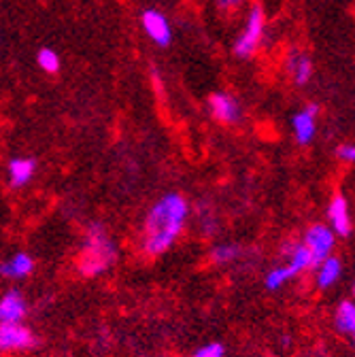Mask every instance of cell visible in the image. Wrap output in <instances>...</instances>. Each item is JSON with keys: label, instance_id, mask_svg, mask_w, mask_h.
Returning <instances> with one entry per match:
<instances>
[{"label": "cell", "instance_id": "6da1fadb", "mask_svg": "<svg viewBox=\"0 0 355 357\" xmlns=\"http://www.w3.org/2000/svg\"><path fill=\"white\" fill-rule=\"evenodd\" d=\"M190 215V204L181 194L162 196L145 217L141 247L147 255L166 253L181 236Z\"/></svg>", "mask_w": 355, "mask_h": 357}, {"label": "cell", "instance_id": "7a4b0ae2", "mask_svg": "<svg viewBox=\"0 0 355 357\" xmlns=\"http://www.w3.org/2000/svg\"><path fill=\"white\" fill-rule=\"evenodd\" d=\"M117 257V249L100 223L90 226L79 253V271L83 277H98L107 273Z\"/></svg>", "mask_w": 355, "mask_h": 357}, {"label": "cell", "instance_id": "3957f363", "mask_svg": "<svg viewBox=\"0 0 355 357\" xmlns=\"http://www.w3.org/2000/svg\"><path fill=\"white\" fill-rule=\"evenodd\" d=\"M264 34H266V20H264V11L259 5L251 7L249 15H247V22H245V28L241 32V36L236 38V45H234V52L239 58H251L257 54L259 45L264 40Z\"/></svg>", "mask_w": 355, "mask_h": 357}, {"label": "cell", "instance_id": "277c9868", "mask_svg": "<svg viewBox=\"0 0 355 357\" xmlns=\"http://www.w3.org/2000/svg\"><path fill=\"white\" fill-rule=\"evenodd\" d=\"M302 245L308 249L310 257H313V264L317 266L319 261H324L326 257L332 255L334 245H336V236L328 228V223H315V226H310L306 230Z\"/></svg>", "mask_w": 355, "mask_h": 357}, {"label": "cell", "instance_id": "5b68a950", "mask_svg": "<svg viewBox=\"0 0 355 357\" xmlns=\"http://www.w3.org/2000/svg\"><path fill=\"white\" fill-rule=\"evenodd\" d=\"M36 344L30 328L24 324H0V353L26 351Z\"/></svg>", "mask_w": 355, "mask_h": 357}, {"label": "cell", "instance_id": "8992f818", "mask_svg": "<svg viewBox=\"0 0 355 357\" xmlns=\"http://www.w3.org/2000/svg\"><path fill=\"white\" fill-rule=\"evenodd\" d=\"M317 115H319L317 105H308L300 113L294 115L292 130H294V139H296L298 145H310V143H313L315 132H317Z\"/></svg>", "mask_w": 355, "mask_h": 357}, {"label": "cell", "instance_id": "52a82bcc", "mask_svg": "<svg viewBox=\"0 0 355 357\" xmlns=\"http://www.w3.org/2000/svg\"><path fill=\"white\" fill-rule=\"evenodd\" d=\"M141 24H143L147 36L158 45V47H168L172 40V30H170L168 20L160 11H156V9L145 11L141 17Z\"/></svg>", "mask_w": 355, "mask_h": 357}, {"label": "cell", "instance_id": "ba28073f", "mask_svg": "<svg viewBox=\"0 0 355 357\" xmlns=\"http://www.w3.org/2000/svg\"><path fill=\"white\" fill-rule=\"evenodd\" d=\"M328 228L334 232V236L347 238L351 234V215L345 196H334L328 204Z\"/></svg>", "mask_w": 355, "mask_h": 357}, {"label": "cell", "instance_id": "9c48e42d", "mask_svg": "<svg viewBox=\"0 0 355 357\" xmlns=\"http://www.w3.org/2000/svg\"><path fill=\"white\" fill-rule=\"evenodd\" d=\"M26 312H28V304L22 291L11 289L0 298V324H22Z\"/></svg>", "mask_w": 355, "mask_h": 357}, {"label": "cell", "instance_id": "30bf717a", "mask_svg": "<svg viewBox=\"0 0 355 357\" xmlns=\"http://www.w3.org/2000/svg\"><path fill=\"white\" fill-rule=\"evenodd\" d=\"M209 109H211V115H213L219 123H236L239 117H241V107H239V102H236L230 94H224V92L211 94V98H209Z\"/></svg>", "mask_w": 355, "mask_h": 357}, {"label": "cell", "instance_id": "8fae6325", "mask_svg": "<svg viewBox=\"0 0 355 357\" xmlns=\"http://www.w3.org/2000/svg\"><path fill=\"white\" fill-rule=\"evenodd\" d=\"M34 273V259L28 255V253H15L11 259L7 261H0V277L5 279H13V281H20V279H26Z\"/></svg>", "mask_w": 355, "mask_h": 357}, {"label": "cell", "instance_id": "7c38bea8", "mask_svg": "<svg viewBox=\"0 0 355 357\" xmlns=\"http://www.w3.org/2000/svg\"><path fill=\"white\" fill-rule=\"evenodd\" d=\"M287 70L296 81V85H306L310 77H313V62L300 50H292L287 56Z\"/></svg>", "mask_w": 355, "mask_h": 357}, {"label": "cell", "instance_id": "4fadbf2b", "mask_svg": "<svg viewBox=\"0 0 355 357\" xmlns=\"http://www.w3.org/2000/svg\"><path fill=\"white\" fill-rule=\"evenodd\" d=\"M36 172V164L30 158H15L7 166V174L13 188H24L32 181V176Z\"/></svg>", "mask_w": 355, "mask_h": 357}, {"label": "cell", "instance_id": "5bb4252c", "mask_svg": "<svg viewBox=\"0 0 355 357\" xmlns=\"http://www.w3.org/2000/svg\"><path fill=\"white\" fill-rule=\"evenodd\" d=\"M340 275H342V261L338 257H334V255H330V257H326L324 261L317 264V277L315 279H317V285L322 289L332 287L340 279Z\"/></svg>", "mask_w": 355, "mask_h": 357}, {"label": "cell", "instance_id": "9a60e30c", "mask_svg": "<svg viewBox=\"0 0 355 357\" xmlns=\"http://www.w3.org/2000/svg\"><path fill=\"white\" fill-rule=\"evenodd\" d=\"M287 251V268L294 273V275H300L304 271H308V268H315L313 264V257H310L308 249L304 245H287L285 247Z\"/></svg>", "mask_w": 355, "mask_h": 357}, {"label": "cell", "instance_id": "2e32d148", "mask_svg": "<svg viewBox=\"0 0 355 357\" xmlns=\"http://www.w3.org/2000/svg\"><path fill=\"white\" fill-rule=\"evenodd\" d=\"M336 328L340 334H347V336L355 334V306L351 300L340 302V306L336 310Z\"/></svg>", "mask_w": 355, "mask_h": 357}, {"label": "cell", "instance_id": "e0dca14e", "mask_svg": "<svg viewBox=\"0 0 355 357\" xmlns=\"http://www.w3.org/2000/svg\"><path fill=\"white\" fill-rule=\"evenodd\" d=\"M296 275L289 271L287 268V264L285 266H277V268H271L269 273H266V277H264V285L269 287L271 291H277V289H281L287 281H292Z\"/></svg>", "mask_w": 355, "mask_h": 357}, {"label": "cell", "instance_id": "ac0fdd59", "mask_svg": "<svg viewBox=\"0 0 355 357\" xmlns=\"http://www.w3.org/2000/svg\"><path fill=\"white\" fill-rule=\"evenodd\" d=\"M241 257V247L234 245V243H226V245H217L213 251H211V259L217 264V266H226V264H232Z\"/></svg>", "mask_w": 355, "mask_h": 357}, {"label": "cell", "instance_id": "d6986e66", "mask_svg": "<svg viewBox=\"0 0 355 357\" xmlns=\"http://www.w3.org/2000/svg\"><path fill=\"white\" fill-rule=\"evenodd\" d=\"M36 62H38V66L45 70V73H58L60 70V56L54 52V50H50V47H45V50H40L38 52V56H36Z\"/></svg>", "mask_w": 355, "mask_h": 357}, {"label": "cell", "instance_id": "ffe728a7", "mask_svg": "<svg viewBox=\"0 0 355 357\" xmlns=\"http://www.w3.org/2000/svg\"><path fill=\"white\" fill-rule=\"evenodd\" d=\"M192 357H226V347L221 342H209L200 347Z\"/></svg>", "mask_w": 355, "mask_h": 357}, {"label": "cell", "instance_id": "44dd1931", "mask_svg": "<svg viewBox=\"0 0 355 357\" xmlns=\"http://www.w3.org/2000/svg\"><path fill=\"white\" fill-rule=\"evenodd\" d=\"M336 155H338V160H340V162L351 164V162L355 160V147H353L351 143H342V145H338Z\"/></svg>", "mask_w": 355, "mask_h": 357}, {"label": "cell", "instance_id": "7402d4cb", "mask_svg": "<svg viewBox=\"0 0 355 357\" xmlns=\"http://www.w3.org/2000/svg\"><path fill=\"white\" fill-rule=\"evenodd\" d=\"M243 5V0H217V7L221 11H234Z\"/></svg>", "mask_w": 355, "mask_h": 357}]
</instances>
